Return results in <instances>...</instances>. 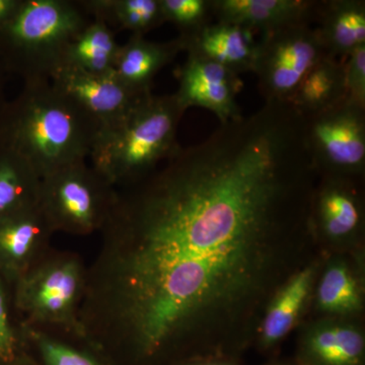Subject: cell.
I'll use <instances>...</instances> for the list:
<instances>
[{"label": "cell", "mask_w": 365, "mask_h": 365, "mask_svg": "<svg viewBox=\"0 0 365 365\" xmlns=\"http://www.w3.org/2000/svg\"><path fill=\"white\" fill-rule=\"evenodd\" d=\"M326 55L316 28L309 24L262 34L252 72L265 103L290 104L302 78Z\"/></svg>", "instance_id": "obj_8"}, {"label": "cell", "mask_w": 365, "mask_h": 365, "mask_svg": "<svg viewBox=\"0 0 365 365\" xmlns=\"http://www.w3.org/2000/svg\"><path fill=\"white\" fill-rule=\"evenodd\" d=\"M116 192L83 160L41 179L38 203L54 232L88 235L104 227Z\"/></svg>", "instance_id": "obj_6"}, {"label": "cell", "mask_w": 365, "mask_h": 365, "mask_svg": "<svg viewBox=\"0 0 365 365\" xmlns=\"http://www.w3.org/2000/svg\"><path fill=\"white\" fill-rule=\"evenodd\" d=\"M302 119L318 177H365V107L345 97Z\"/></svg>", "instance_id": "obj_7"}, {"label": "cell", "mask_w": 365, "mask_h": 365, "mask_svg": "<svg viewBox=\"0 0 365 365\" xmlns=\"http://www.w3.org/2000/svg\"><path fill=\"white\" fill-rule=\"evenodd\" d=\"M297 330L300 365H365L364 319L311 318Z\"/></svg>", "instance_id": "obj_13"}, {"label": "cell", "mask_w": 365, "mask_h": 365, "mask_svg": "<svg viewBox=\"0 0 365 365\" xmlns=\"http://www.w3.org/2000/svg\"><path fill=\"white\" fill-rule=\"evenodd\" d=\"M165 23L173 24L180 35H192L215 20L212 0H160Z\"/></svg>", "instance_id": "obj_26"}, {"label": "cell", "mask_w": 365, "mask_h": 365, "mask_svg": "<svg viewBox=\"0 0 365 365\" xmlns=\"http://www.w3.org/2000/svg\"><path fill=\"white\" fill-rule=\"evenodd\" d=\"M324 259L325 254L319 252L274 292L255 338L253 347L260 354L270 359H276L288 336L297 330L309 317Z\"/></svg>", "instance_id": "obj_10"}, {"label": "cell", "mask_w": 365, "mask_h": 365, "mask_svg": "<svg viewBox=\"0 0 365 365\" xmlns=\"http://www.w3.org/2000/svg\"><path fill=\"white\" fill-rule=\"evenodd\" d=\"M182 51L200 55L241 74L253 71L257 42L251 31L232 24L215 23L189 36H179Z\"/></svg>", "instance_id": "obj_17"}, {"label": "cell", "mask_w": 365, "mask_h": 365, "mask_svg": "<svg viewBox=\"0 0 365 365\" xmlns=\"http://www.w3.org/2000/svg\"><path fill=\"white\" fill-rule=\"evenodd\" d=\"M302 115L265 103L117 189L81 338L117 365L244 356L277 288L319 253Z\"/></svg>", "instance_id": "obj_1"}, {"label": "cell", "mask_w": 365, "mask_h": 365, "mask_svg": "<svg viewBox=\"0 0 365 365\" xmlns=\"http://www.w3.org/2000/svg\"><path fill=\"white\" fill-rule=\"evenodd\" d=\"M50 81L57 90L78 103L100 128L121 119L150 93L131 90L116 78L114 72L96 74L71 66L59 67Z\"/></svg>", "instance_id": "obj_14"}, {"label": "cell", "mask_w": 365, "mask_h": 365, "mask_svg": "<svg viewBox=\"0 0 365 365\" xmlns=\"http://www.w3.org/2000/svg\"><path fill=\"white\" fill-rule=\"evenodd\" d=\"M93 20L81 0H20L0 26V47L26 81H50L71 41Z\"/></svg>", "instance_id": "obj_4"}, {"label": "cell", "mask_w": 365, "mask_h": 365, "mask_svg": "<svg viewBox=\"0 0 365 365\" xmlns=\"http://www.w3.org/2000/svg\"><path fill=\"white\" fill-rule=\"evenodd\" d=\"M11 287L0 275V365L34 359L29 341L21 325L11 319Z\"/></svg>", "instance_id": "obj_25"}, {"label": "cell", "mask_w": 365, "mask_h": 365, "mask_svg": "<svg viewBox=\"0 0 365 365\" xmlns=\"http://www.w3.org/2000/svg\"><path fill=\"white\" fill-rule=\"evenodd\" d=\"M345 97L344 60L326 55L302 78L290 104L300 115H309Z\"/></svg>", "instance_id": "obj_21"}, {"label": "cell", "mask_w": 365, "mask_h": 365, "mask_svg": "<svg viewBox=\"0 0 365 365\" xmlns=\"http://www.w3.org/2000/svg\"><path fill=\"white\" fill-rule=\"evenodd\" d=\"M215 21L262 34L316 20L319 0H212Z\"/></svg>", "instance_id": "obj_16"}, {"label": "cell", "mask_w": 365, "mask_h": 365, "mask_svg": "<svg viewBox=\"0 0 365 365\" xmlns=\"http://www.w3.org/2000/svg\"><path fill=\"white\" fill-rule=\"evenodd\" d=\"M98 129L93 118L51 81H26L2 117L0 143L43 179L86 160Z\"/></svg>", "instance_id": "obj_2"}, {"label": "cell", "mask_w": 365, "mask_h": 365, "mask_svg": "<svg viewBox=\"0 0 365 365\" xmlns=\"http://www.w3.org/2000/svg\"><path fill=\"white\" fill-rule=\"evenodd\" d=\"M181 51L182 45L179 38L155 42L146 40L144 36L131 35L125 44L119 46L113 72L131 90L151 93L153 78Z\"/></svg>", "instance_id": "obj_18"}, {"label": "cell", "mask_w": 365, "mask_h": 365, "mask_svg": "<svg viewBox=\"0 0 365 365\" xmlns=\"http://www.w3.org/2000/svg\"><path fill=\"white\" fill-rule=\"evenodd\" d=\"M314 23L329 56L345 60L365 45L364 0H319Z\"/></svg>", "instance_id": "obj_19"}, {"label": "cell", "mask_w": 365, "mask_h": 365, "mask_svg": "<svg viewBox=\"0 0 365 365\" xmlns=\"http://www.w3.org/2000/svg\"><path fill=\"white\" fill-rule=\"evenodd\" d=\"M86 265L78 254L50 251L11 285V302L21 326L79 335Z\"/></svg>", "instance_id": "obj_5"}, {"label": "cell", "mask_w": 365, "mask_h": 365, "mask_svg": "<svg viewBox=\"0 0 365 365\" xmlns=\"http://www.w3.org/2000/svg\"><path fill=\"white\" fill-rule=\"evenodd\" d=\"M185 111L175 93H148L117 122L98 129L91 165L116 189L150 176L180 148Z\"/></svg>", "instance_id": "obj_3"}, {"label": "cell", "mask_w": 365, "mask_h": 365, "mask_svg": "<svg viewBox=\"0 0 365 365\" xmlns=\"http://www.w3.org/2000/svg\"><path fill=\"white\" fill-rule=\"evenodd\" d=\"M365 177L319 176L311 201L312 232L319 252L365 249Z\"/></svg>", "instance_id": "obj_9"}, {"label": "cell", "mask_w": 365, "mask_h": 365, "mask_svg": "<svg viewBox=\"0 0 365 365\" xmlns=\"http://www.w3.org/2000/svg\"><path fill=\"white\" fill-rule=\"evenodd\" d=\"M91 18L144 36L165 24L160 0H81Z\"/></svg>", "instance_id": "obj_23"}, {"label": "cell", "mask_w": 365, "mask_h": 365, "mask_svg": "<svg viewBox=\"0 0 365 365\" xmlns=\"http://www.w3.org/2000/svg\"><path fill=\"white\" fill-rule=\"evenodd\" d=\"M344 83L346 98L365 107V45L344 60Z\"/></svg>", "instance_id": "obj_27"}, {"label": "cell", "mask_w": 365, "mask_h": 365, "mask_svg": "<svg viewBox=\"0 0 365 365\" xmlns=\"http://www.w3.org/2000/svg\"><path fill=\"white\" fill-rule=\"evenodd\" d=\"M40 182L25 160L0 148V218L38 204Z\"/></svg>", "instance_id": "obj_24"}, {"label": "cell", "mask_w": 365, "mask_h": 365, "mask_svg": "<svg viewBox=\"0 0 365 365\" xmlns=\"http://www.w3.org/2000/svg\"><path fill=\"white\" fill-rule=\"evenodd\" d=\"M178 102L186 111L202 107L216 115L220 124L242 118L237 96L242 88L240 74L200 55L187 53L178 74Z\"/></svg>", "instance_id": "obj_12"}, {"label": "cell", "mask_w": 365, "mask_h": 365, "mask_svg": "<svg viewBox=\"0 0 365 365\" xmlns=\"http://www.w3.org/2000/svg\"><path fill=\"white\" fill-rule=\"evenodd\" d=\"M21 327L40 365H117L78 336Z\"/></svg>", "instance_id": "obj_20"}, {"label": "cell", "mask_w": 365, "mask_h": 365, "mask_svg": "<svg viewBox=\"0 0 365 365\" xmlns=\"http://www.w3.org/2000/svg\"><path fill=\"white\" fill-rule=\"evenodd\" d=\"M264 365H300L294 359H270V361Z\"/></svg>", "instance_id": "obj_30"}, {"label": "cell", "mask_w": 365, "mask_h": 365, "mask_svg": "<svg viewBox=\"0 0 365 365\" xmlns=\"http://www.w3.org/2000/svg\"><path fill=\"white\" fill-rule=\"evenodd\" d=\"M6 365H40L37 361L36 357L32 359L25 360V361L16 362V364H6Z\"/></svg>", "instance_id": "obj_31"}, {"label": "cell", "mask_w": 365, "mask_h": 365, "mask_svg": "<svg viewBox=\"0 0 365 365\" xmlns=\"http://www.w3.org/2000/svg\"><path fill=\"white\" fill-rule=\"evenodd\" d=\"M173 365H244L242 357L230 355H205L184 359Z\"/></svg>", "instance_id": "obj_28"}, {"label": "cell", "mask_w": 365, "mask_h": 365, "mask_svg": "<svg viewBox=\"0 0 365 365\" xmlns=\"http://www.w3.org/2000/svg\"><path fill=\"white\" fill-rule=\"evenodd\" d=\"M54 234L39 203L0 218V275L11 287L50 251Z\"/></svg>", "instance_id": "obj_15"}, {"label": "cell", "mask_w": 365, "mask_h": 365, "mask_svg": "<svg viewBox=\"0 0 365 365\" xmlns=\"http://www.w3.org/2000/svg\"><path fill=\"white\" fill-rule=\"evenodd\" d=\"M119 44L105 21L96 20L66 48L61 66L76 67L96 74L111 73Z\"/></svg>", "instance_id": "obj_22"}, {"label": "cell", "mask_w": 365, "mask_h": 365, "mask_svg": "<svg viewBox=\"0 0 365 365\" xmlns=\"http://www.w3.org/2000/svg\"><path fill=\"white\" fill-rule=\"evenodd\" d=\"M19 4L20 0H0V26L11 18Z\"/></svg>", "instance_id": "obj_29"}, {"label": "cell", "mask_w": 365, "mask_h": 365, "mask_svg": "<svg viewBox=\"0 0 365 365\" xmlns=\"http://www.w3.org/2000/svg\"><path fill=\"white\" fill-rule=\"evenodd\" d=\"M365 249L325 255L307 319H364Z\"/></svg>", "instance_id": "obj_11"}]
</instances>
